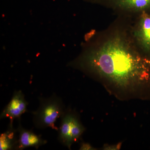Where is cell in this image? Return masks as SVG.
Wrapping results in <instances>:
<instances>
[{
  "label": "cell",
  "instance_id": "6da1fadb",
  "mask_svg": "<svg viewBox=\"0 0 150 150\" xmlns=\"http://www.w3.org/2000/svg\"><path fill=\"white\" fill-rule=\"evenodd\" d=\"M129 23V18L117 16L105 29L86 34L80 54L69 66L121 92L150 85V60L133 43Z\"/></svg>",
  "mask_w": 150,
  "mask_h": 150
},
{
  "label": "cell",
  "instance_id": "7a4b0ae2",
  "mask_svg": "<svg viewBox=\"0 0 150 150\" xmlns=\"http://www.w3.org/2000/svg\"><path fill=\"white\" fill-rule=\"evenodd\" d=\"M38 99L39 107L32 112L34 126L37 129L51 128L58 130L55 123L66 110L62 99L55 93L50 97H39Z\"/></svg>",
  "mask_w": 150,
  "mask_h": 150
},
{
  "label": "cell",
  "instance_id": "3957f363",
  "mask_svg": "<svg viewBox=\"0 0 150 150\" xmlns=\"http://www.w3.org/2000/svg\"><path fill=\"white\" fill-rule=\"evenodd\" d=\"M112 11L117 16L133 18L140 14L150 13V0H86Z\"/></svg>",
  "mask_w": 150,
  "mask_h": 150
},
{
  "label": "cell",
  "instance_id": "277c9868",
  "mask_svg": "<svg viewBox=\"0 0 150 150\" xmlns=\"http://www.w3.org/2000/svg\"><path fill=\"white\" fill-rule=\"evenodd\" d=\"M129 18L132 41L140 54L150 60V13H144Z\"/></svg>",
  "mask_w": 150,
  "mask_h": 150
},
{
  "label": "cell",
  "instance_id": "5b68a950",
  "mask_svg": "<svg viewBox=\"0 0 150 150\" xmlns=\"http://www.w3.org/2000/svg\"><path fill=\"white\" fill-rule=\"evenodd\" d=\"M85 130L77 115L72 110L66 109L61 118L58 129V140L62 145L71 149L72 145L80 138Z\"/></svg>",
  "mask_w": 150,
  "mask_h": 150
},
{
  "label": "cell",
  "instance_id": "8992f818",
  "mask_svg": "<svg viewBox=\"0 0 150 150\" xmlns=\"http://www.w3.org/2000/svg\"><path fill=\"white\" fill-rule=\"evenodd\" d=\"M28 104L22 91H15L10 101L1 112L0 118H9V125L12 126L14 120L20 119L21 115L26 112Z\"/></svg>",
  "mask_w": 150,
  "mask_h": 150
},
{
  "label": "cell",
  "instance_id": "52a82bcc",
  "mask_svg": "<svg viewBox=\"0 0 150 150\" xmlns=\"http://www.w3.org/2000/svg\"><path fill=\"white\" fill-rule=\"evenodd\" d=\"M18 145L17 150H21L28 147L38 149L40 146L46 144L47 141L42 139L31 130L25 129L22 126L20 120L17 129Z\"/></svg>",
  "mask_w": 150,
  "mask_h": 150
},
{
  "label": "cell",
  "instance_id": "ba28073f",
  "mask_svg": "<svg viewBox=\"0 0 150 150\" xmlns=\"http://www.w3.org/2000/svg\"><path fill=\"white\" fill-rule=\"evenodd\" d=\"M17 133V129H15L13 125H9L7 131L1 134L0 136V149L17 150L18 145Z\"/></svg>",
  "mask_w": 150,
  "mask_h": 150
},
{
  "label": "cell",
  "instance_id": "9c48e42d",
  "mask_svg": "<svg viewBox=\"0 0 150 150\" xmlns=\"http://www.w3.org/2000/svg\"><path fill=\"white\" fill-rule=\"evenodd\" d=\"M120 144L113 145H105L103 147L104 150H118L121 147Z\"/></svg>",
  "mask_w": 150,
  "mask_h": 150
},
{
  "label": "cell",
  "instance_id": "30bf717a",
  "mask_svg": "<svg viewBox=\"0 0 150 150\" xmlns=\"http://www.w3.org/2000/svg\"><path fill=\"white\" fill-rule=\"evenodd\" d=\"M80 150H95V148L92 146L91 145L88 143H83L81 144Z\"/></svg>",
  "mask_w": 150,
  "mask_h": 150
}]
</instances>
